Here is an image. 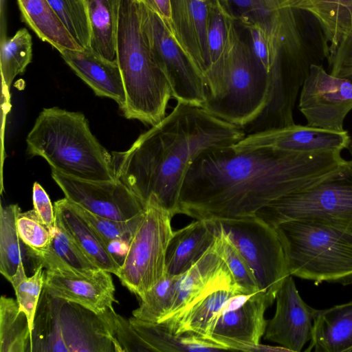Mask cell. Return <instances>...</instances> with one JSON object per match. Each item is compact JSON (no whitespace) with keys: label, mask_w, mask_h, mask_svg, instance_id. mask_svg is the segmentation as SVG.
Returning <instances> with one entry per match:
<instances>
[{"label":"cell","mask_w":352,"mask_h":352,"mask_svg":"<svg viewBox=\"0 0 352 352\" xmlns=\"http://www.w3.org/2000/svg\"><path fill=\"white\" fill-rule=\"evenodd\" d=\"M298 109L308 126L344 131V120L352 110V81L311 64L300 92Z\"/></svg>","instance_id":"cell-14"},{"label":"cell","mask_w":352,"mask_h":352,"mask_svg":"<svg viewBox=\"0 0 352 352\" xmlns=\"http://www.w3.org/2000/svg\"><path fill=\"white\" fill-rule=\"evenodd\" d=\"M43 290L98 314L117 302L111 273L102 269L80 272L69 267L47 269Z\"/></svg>","instance_id":"cell-18"},{"label":"cell","mask_w":352,"mask_h":352,"mask_svg":"<svg viewBox=\"0 0 352 352\" xmlns=\"http://www.w3.org/2000/svg\"><path fill=\"white\" fill-rule=\"evenodd\" d=\"M91 29L90 49L109 60H116L119 0H86Z\"/></svg>","instance_id":"cell-30"},{"label":"cell","mask_w":352,"mask_h":352,"mask_svg":"<svg viewBox=\"0 0 352 352\" xmlns=\"http://www.w3.org/2000/svg\"><path fill=\"white\" fill-rule=\"evenodd\" d=\"M16 228L21 239L34 253H41L50 246L52 234L34 208L19 214Z\"/></svg>","instance_id":"cell-39"},{"label":"cell","mask_w":352,"mask_h":352,"mask_svg":"<svg viewBox=\"0 0 352 352\" xmlns=\"http://www.w3.org/2000/svg\"><path fill=\"white\" fill-rule=\"evenodd\" d=\"M305 351L352 352V301L316 310Z\"/></svg>","instance_id":"cell-25"},{"label":"cell","mask_w":352,"mask_h":352,"mask_svg":"<svg viewBox=\"0 0 352 352\" xmlns=\"http://www.w3.org/2000/svg\"><path fill=\"white\" fill-rule=\"evenodd\" d=\"M214 0H170L172 38L204 80L209 67L208 23ZM206 82V80H205Z\"/></svg>","instance_id":"cell-20"},{"label":"cell","mask_w":352,"mask_h":352,"mask_svg":"<svg viewBox=\"0 0 352 352\" xmlns=\"http://www.w3.org/2000/svg\"><path fill=\"white\" fill-rule=\"evenodd\" d=\"M351 141L346 130L335 131L293 124L246 134L231 147L235 151L271 148L292 153L342 152Z\"/></svg>","instance_id":"cell-17"},{"label":"cell","mask_w":352,"mask_h":352,"mask_svg":"<svg viewBox=\"0 0 352 352\" xmlns=\"http://www.w3.org/2000/svg\"><path fill=\"white\" fill-rule=\"evenodd\" d=\"M252 270L258 289L276 297L288 276L281 242L274 227L256 215L216 219Z\"/></svg>","instance_id":"cell-11"},{"label":"cell","mask_w":352,"mask_h":352,"mask_svg":"<svg viewBox=\"0 0 352 352\" xmlns=\"http://www.w3.org/2000/svg\"><path fill=\"white\" fill-rule=\"evenodd\" d=\"M268 93V74L235 28L227 59L225 94L219 98L207 100L203 107L243 129L263 111Z\"/></svg>","instance_id":"cell-8"},{"label":"cell","mask_w":352,"mask_h":352,"mask_svg":"<svg viewBox=\"0 0 352 352\" xmlns=\"http://www.w3.org/2000/svg\"><path fill=\"white\" fill-rule=\"evenodd\" d=\"M28 152L44 158L63 175L89 181H113L112 155L91 133L80 112L44 108L26 138Z\"/></svg>","instance_id":"cell-4"},{"label":"cell","mask_w":352,"mask_h":352,"mask_svg":"<svg viewBox=\"0 0 352 352\" xmlns=\"http://www.w3.org/2000/svg\"><path fill=\"white\" fill-rule=\"evenodd\" d=\"M68 200L72 209L100 237L107 248L115 240H130L140 221L143 213L129 221H117L94 214L83 207Z\"/></svg>","instance_id":"cell-37"},{"label":"cell","mask_w":352,"mask_h":352,"mask_svg":"<svg viewBox=\"0 0 352 352\" xmlns=\"http://www.w3.org/2000/svg\"><path fill=\"white\" fill-rule=\"evenodd\" d=\"M130 323L150 346L153 351H215L225 350L221 346L197 334L186 332L176 334L164 322H149L133 316Z\"/></svg>","instance_id":"cell-29"},{"label":"cell","mask_w":352,"mask_h":352,"mask_svg":"<svg viewBox=\"0 0 352 352\" xmlns=\"http://www.w3.org/2000/svg\"><path fill=\"white\" fill-rule=\"evenodd\" d=\"M0 64L3 93L9 98L14 78L25 70L32 59V38L21 28L12 37L0 41Z\"/></svg>","instance_id":"cell-33"},{"label":"cell","mask_w":352,"mask_h":352,"mask_svg":"<svg viewBox=\"0 0 352 352\" xmlns=\"http://www.w3.org/2000/svg\"><path fill=\"white\" fill-rule=\"evenodd\" d=\"M275 300L265 290L244 293L226 289L203 338L225 350L257 351L268 322L265 312Z\"/></svg>","instance_id":"cell-10"},{"label":"cell","mask_w":352,"mask_h":352,"mask_svg":"<svg viewBox=\"0 0 352 352\" xmlns=\"http://www.w3.org/2000/svg\"><path fill=\"white\" fill-rule=\"evenodd\" d=\"M216 219H196L173 233L166 256V273L179 276L210 248L219 235Z\"/></svg>","instance_id":"cell-24"},{"label":"cell","mask_w":352,"mask_h":352,"mask_svg":"<svg viewBox=\"0 0 352 352\" xmlns=\"http://www.w3.org/2000/svg\"><path fill=\"white\" fill-rule=\"evenodd\" d=\"M256 215L274 228L306 220L352 230V160L323 180L271 202Z\"/></svg>","instance_id":"cell-7"},{"label":"cell","mask_w":352,"mask_h":352,"mask_svg":"<svg viewBox=\"0 0 352 352\" xmlns=\"http://www.w3.org/2000/svg\"><path fill=\"white\" fill-rule=\"evenodd\" d=\"M21 212L17 204L1 206L0 212V272L9 281L21 265L31 263L36 268L38 258L21 239L16 219Z\"/></svg>","instance_id":"cell-28"},{"label":"cell","mask_w":352,"mask_h":352,"mask_svg":"<svg viewBox=\"0 0 352 352\" xmlns=\"http://www.w3.org/2000/svg\"><path fill=\"white\" fill-rule=\"evenodd\" d=\"M6 38V0H0V41Z\"/></svg>","instance_id":"cell-45"},{"label":"cell","mask_w":352,"mask_h":352,"mask_svg":"<svg viewBox=\"0 0 352 352\" xmlns=\"http://www.w3.org/2000/svg\"><path fill=\"white\" fill-rule=\"evenodd\" d=\"M52 177L67 199L98 215L117 221H129L144 211L145 204L118 179L83 180L54 169H52Z\"/></svg>","instance_id":"cell-15"},{"label":"cell","mask_w":352,"mask_h":352,"mask_svg":"<svg viewBox=\"0 0 352 352\" xmlns=\"http://www.w3.org/2000/svg\"><path fill=\"white\" fill-rule=\"evenodd\" d=\"M347 149L351 155V156L352 157V140L350 142L348 147H347Z\"/></svg>","instance_id":"cell-46"},{"label":"cell","mask_w":352,"mask_h":352,"mask_svg":"<svg viewBox=\"0 0 352 352\" xmlns=\"http://www.w3.org/2000/svg\"><path fill=\"white\" fill-rule=\"evenodd\" d=\"M235 28L234 19L219 0H214L209 9L208 23L209 67L205 78L207 100L219 98L225 94L227 59Z\"/></svg>","instance_id":"cell-23"},{"label":"cell","mask_w":352,"mask_h":352,"mask_svg":"<svg viewBox=\"0 0 352 352\" xmlns=\"http://www.w3.org/2000/svg\"><path fill=\"white\" fill-rule=\"evenodd\" d=\"M246 135L242 128L202 106L177 102L160 122L129 148L113 151L115 177L145 204L151 196L173 217L192 162L206 150L230 146Z\"/></svg>","instance_id":"cell-2"},{"label":"cell","mask_w":352,"mask_h":352,"mask_svg":"<svg viewBox=\"0 0 352 352\" xmlns=\"http://www.w3.org/2000/svg\"><path fill=\"white\" fill-rule=\"evenodd\" d=\"M113 310L98 314L43 290L32 331V352H122L113 333Z\"/></svg>","instance_id":"cell-6"},{"label":"cell","mask_w":352,"mask_h":352,"mask_svg":"<svg viewBox=\"0 0 352 352\" xmlns=\"http://www.w3.org/2000/svg\"><path fill=\"white\" fill-rule=\"evenodd\" d=\"M23 20L43 41L59 52L80 50L63 21L47 0H17Z\"/></svg>","instance_id":"cell-27"},{"label":"cell","mask_w":352,"mask_h":352,"mask_svg":"<svg viewBox=\"0 0 352 352\" xmlns=\"http://www.w3.org/2000/svg\"><path fill=\"white\" fill-rule=\"evenodd\" d=\"M141 8L145 34L166 76L172 97L179 102L203 107L208 96L204 78L172 38L162 19L142 3Z\"/></svg>","instance_id":"cell-12"},{"label":"cell","mask_w":352,"mask_h":352,"mask_svg":"<svg viewBox=\"0 0 352 352\" xmlns=\"http://www.w3.org/2000/svg\"><path fill=\"white\" fill-rule=\"evenodd\" d=\"M274 229L289 275L316 285L352 283V230L306 220L285 221Z\"/></svg>","instance_id":"cell-5"},{"label":"cell","mask_w":352,"mask_h":352,"mask_svg":"<svg viewBox=\"0 0 352 352\" xmlns=\"http://www.w3.org/2000/svg\"><path fill=\"white\" fill-rule=\"evenodd\" d=\"M226 12L245 27L261 25L280 46L282 57L289 62L311 65L296 10H287V0H219Z\"/></svg>","instance_id":"cell-13"},{"label":"cell","mask_w":352,"mask_h":352,"mask_svg":"<svg viewBox=\"0 0 352 352\" xmlns=\"http://www.w3.org/2000/svg\"><path fill=\"white\" fill-rule=\"evenodd\" d=\"M46 270L41 263L30 276L26 268L21 265L15 275L9 280L16 297L20 310L27 316L31 331L40 297L44 288Z\"/></svg>","instance_id":"cell-35"},{"label":"cell","mask_w":352,"mask_h":352,"mask_svg":"<svg viewBox=\"0 0 352 352\" xmlns=\"http://www.w3.org/2000/svg\"><path fill=\"white\" fill-rule=\"evenodd\" d=\"M72 36L83 49H90L91 29L86 0H47Z\"/></svg>","instance_id":"cell-36"},{"label":"cell","mask_w":352,"mask_h":352,"mask_svg":"<svg viewBox=\"0 0 352 352\" xmlns=\"http://www.w3.org/2000/svg\"><path fill=\"white\" fill-rule=\"evenodd\" d=\"M177 277L166 274L151 289L139 296V307L133 311L138 320L160 322L169 314Z\"/></svg>","instance_id":"cell-34"},{"label":"cell","mask_w":352,"mask_h":352,"mask_svg":"<svg viewBox=\"0 0 352 352\" xmlns=\"http://www.w3.org/2000/svg\"><path fill=\"white\" fill-rule=\"evenodd\" d=\"M173 216L151 196L116 274L123 286L140 296L166 274V256L173 236Z\"/></svg>","instance_id":"cell-9"},{"label":"cell","mask_w":352,"mask_h":352,"mask_svg":"<svg viewBox=\"0 0 352 352\" xmlns=\"http://www.w3.org/2000/svg\"><path fill=\"white\" fill-rule=\"evenodd\" d=\"M35 254L45 270L69 267L80 272H89L99 269L56 221L50 246L45 251Z\"/></svg>","instance_id":"cell-31"},{"label":"cell","mask_w":352,"mask_h":352,"mask_svg":"<svg viewBox=\"0 0 352 352\" xmlns=\"http://www.w3.org/2000/svg\"><path fill=\"white\" fill-rule=\"evenodd\" d=\"M113 333L122 351H153L150 346L140 337L129 320L112 312Z\"/></svg>","instance_id":"cell-41"},{"label":"cell","mask_w":352,"mask_h":352,"mask_svg":"<svg viewBox=\"0 0 352 352\" xmlns=\"http://www.w3.org/2000/svg\"><path fill=\"white\" fill-rule=\"evenodd\" d=\"M219 238L223 258L238 288L244 293L259 291L252 270L235 245L221 230Z\"/></svg>","instance_id":"cell-38"},{"label":"cell","mask_w":352,"mask_h":352,"mask_svg":"<svg viewBox=\"0 0 352 352\" xmlns=\"http://www.w3.org/2000/svg\"><path fill=\"white\" fill-rule=\"evenodd\" d=\"M61 57L94 93L116 101L121 110L126 95L121 72L116 60H109L91 49L65 50Z\"/></svg>","instance_id":"cell-21"},{"label":"cell","mask_w":352,"mask_h":352,"mask_svg":"<svg viewBox=\"0 0 352 352\" xmlns=\"http://www.w3.org/2000/svg\"><path fill=\"white\" fill-rule=\"evenodd\" d=\"M0 352H32V331L25 314L13 298L0 299Z\"/></svg>","instance_id":"cell-32"},{"label":"cell","mask_w":352,"mask_h":352,"mask_svg":"<svg viewBox=\"0 0 352 352\" xmlns=\"http://www.w3.org/2000/svg\"><path fill=\"white\" fill-rule=\"evenodd\" d=\"M56 221L72 237L87 258L98 268L117 274L121 263L107 248L98 234L70 207L66 197L54 204Z\"/></svg>","instance_id":"cell-26"},{"label":"cell","mask_w":352,"mask_h":352,"mask_svg":"<svg viewBox=\"0 0 352 352\" xmlns=\"http://www.w3.org/2000/svg\"><path fill=\"white\" fill-rule=\"evenodd\" d=\"M330 74L335 76L348 78L352 81V61L331 67Z\"/></svg>","instance_id":"cell-44"},{"label":"cell","mask_w":352,"mask_h":352,"mask_svg":"<svg viewBox=\"0 0 352 352\" xmlns=\"http://www.w3.org/2000/svg\"><path fill=\"white\" fill-rule=\"evenodd\" d=\"M116 60L126 95L124 116L152 126L157 124L166 116L172 93L148 42L138 0H119Z\"/></svg>","instance_id":"cell-3"},{"label":"cell","mask_w":352,"mask_h":352,"mask_svg":"<svg viewBox=\"0 0 352 352\" xmlns=\"http://www.w3.org/2000/svg\"><path fill=\"white\" fill-rule=\"evenodd\" d=\"M283 8L306 12L316 19L328 63L352 37V0H287Z\"/></svg>","instance_id":"cell-22"},{"label":"cell","mask_w":352,"mask_h":352,"mask_svg":"<svg viewBox=\"0 0 352 352\" xmlns=\"http://www.w3.org/2000/svg\"><path fill=\"white\" fill-rule=\"evenodd\" d=\"M274 317L267 322L264 338L288 351L300 352L311 338L315 309L300 296L292 275L279 287Z\"/></svg>","instance_id":"cell-19"},{"label":"cell","mask_w":352,"mask_h":352,"mask_svg":"<svg viewBox=\"0 0 352 352\" xmlns=\"http://www.w3.org/2000/svg\"><path fill=\"white\" fill-rule=\"evenodd\" d=\"M244 28L250 34L252 52L256 60L268 74L273 65L282 56L280 46L261 25L251 23Z\"/></svg>","instance_id":"cell-40"},{"label":"cell","mask_w":352,"mask_h":352,"mask_svg":"<svg viewBox=\"0 0 352 352\" xmlns=\"http://www.w3.org/2000/svg\"><path fill=\"white\" fill-rule=\"evenodd\" d=\"M32 201L34 209L41 221L53 233L56 228L54 207L44 188L38 182L32 187Z\"/></svg>","instance_id":"cell-42"},{"label":"cell","mask_w":352,"mask_h":352,"mask_svg":"<svg viewBox=\"0 0 352 352\" xmlns=\"http://www.w3.org/2000/svg\"><path fill=\"white\" fill-rule=\"evenodd\" d=\"M155 13L163 21L170 36L173 32V19L170 0H138Z\"/></svg>","instance_id":"cell-43"},{"label":"cell","mask_w":352,"mask_h":352,"mask_svg":"<svg viewBox=\"0 0 352 352\" xmlns=\"http://www.w3.org/2000/svg\"><path fill=\"white\" fill-rule=\"evenodd\" d=\"M348 161L341 152L210 148L188 169L178 214L195 219L254 216L271 202L331 176Z\"/></svg>","instance_id":"cell-1"},{"label":"cell","mask_w":352,"mask_h":352,"mask_svg":"<svg viewBox=\"0 0 352 352\" xmlns=\"http://www.w3.org/2000/svg\"><path fill=\"white\" fill-rule=\"evenodd\" d=\"M219 235L197 262L177 276L169 314L161 322L177 318L201 298L216 290L241 291L223 258Z\"/></svg>","instance_id":"cell-16"}]
</instances>
